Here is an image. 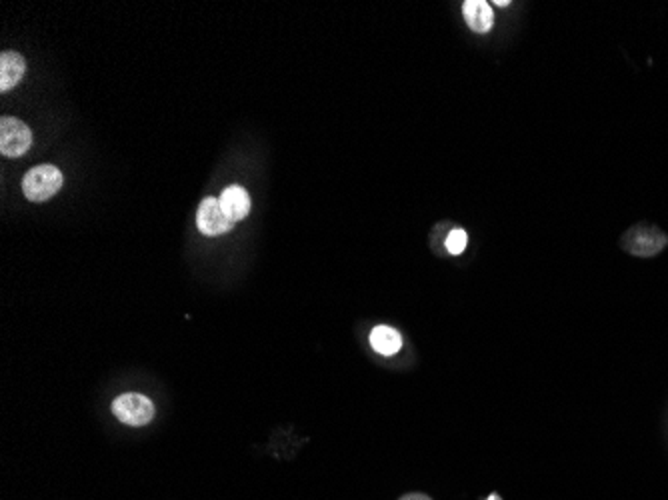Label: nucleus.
<instances>
[{"label":"nucleus","instance_id":"39448f33","mask_svg":"<svg viewBox=\"0 0 668 500\" xmlns=\"http://www.w3.org/2000/svg\"><path fill=\"white\" fill-rule=\"evenodd\" d=\"M197 227L204 237H218L227 235V232L235 227V222L228 219V214L222 210L218 199H204L199 204L197 212Z\"/></svg>","mask_w":668,"mask_h":500},{"label":"nucleus","instance_id":"0eeeda50","mask_svg":"<svg viewBox=\"0 0 668 500\" xmlns=\"http://www.w3.org/2000/svg\"><path fill=\"white\" fill-rule=\"evenodd\" d=\"M462 14H465V21L468 22L470 29L478 34H485L493 29V6L485 3V0H467L462 4Z\"/></svg>","mask_w":668,"mask_h":500},{"label":"nucleus","instance_id":"f8f14e48","mask_svg":"<svg viewBox=\"0 0 668 500\" xmlns=\"http://www.w3.org/2000/svg\"><path fill=\"white\" fill-rule=\"evenodd\" d=\"M488 500H501V498H498V496H491Z\"/></svg>","mask_w":668,"mask_h":500},{"label":"nucleus","instance_id":"6e6552de","mask_svg":"<svg viewBox=\"0 0 668 500\" xmlns=\"http://www.w3.org/2000/svg\"><path fill=\"white\" fill-rule=\"evenodd\" d=\"M24 70H26V62L19 52H11V50L3 52V57H0V91L6 93V91H11L13 86L19 85Z\"/></svg>","mask_w":668,"mask_h":500},{"label":"nucleus","instance_id":"f257e3e1","mask_svg":"<svg viewBox=\"0 0 668 500\" xmlns=\"http://www.w3.org/2000/svg\"><path fill=\"white\" fill-rule=\"evenodd\" d=\"M62 186V173L52 165H40L24 174L22 192L32 202H44L55 196Z\"/></svg>","mask_w":668,"mask_h":500},{"label":"nucleus","instance_id":"9d476101","mask_svg":"<svg viewBox=\"0 0 668 500\" xmlns=\"http://www.w3.org/2000/svg\"><path fill=\"white\" fill-rule=\"evenodd\" d=\"M467 243H468V235L467 230L462 228H452L450 235L447 237V250L450 254H460L462 250L467 248Z\"/></svg>","mask_w":668,"mask_h":500},{"label":"nucleus","instance_id":"423d86ee","mask_svg":"<svg viewBox=\"0 0 668 500\" xmlns=\"http://www.w3.org/2000/svg\"><path fill=\"white\" fill-rule=\"evenodd\" d=\"M218 201H220L222 210L228 214V219L233 222L246 219V214L251 212V194H248L246 189H243V186H238V184H233L222 191Z\"/></svg>","mask_w":668,"mask_h":500},{"label":"nucleus","instance_id":"f03ea898","mask_svg":"<svg viewBox=\"0 0 668 500\" xmlns=\"http://www.w3.org/2000/svg\"><path fill=\"white\" fill-rule=\"evenodd\" d=\"M112 415L129 426H145L155 418V405L140 392H127L112 403Z\"/></svg>","mask_w":668,"mask_h":500},{"label":"nucleus","instance_id":"1a4fd4ad","mask_svg":"<svg viewBox=\"0 0 668 500\" xmlns=\"http://www.w3.org/2000/svg\"><path fill=\"white\" fill-rule=\"evenodd\" d=\"M370 346L382 356H393L403 348V336L393 326H374L370 333Z\"/></svg>","mask_w":668,"mask_h":500},{"label":"nucleus","instance_id":"20e7f679","mask_svg":"<svg viewBox=\"0 0 668 500\" xmlns=\"http://www.w3.org/2000/svg\"><path fill=\"white\" fill-rule=\"evenodd\" d=\"M668 237L663 235L658 228H646V227H635L627 232V237L622 238V246L628 250L630 254L637 256H655L661 253L666 246Z\"/></svg>","mask_w":668,"mask_h":500},{"label":"nucleus","instance_id":"9b49d317","mask_svg":"<svg viewBox=\"0 0 668 500\" xmlns=\"http://www.w3.org/2000/svg\"><path fill=\"white\" fill-rule=\"evenodd\" d=\"M494 4H496V6H503V8H504V6H511V3H509V0H496V3H494Z\"/></svg>","mask_w":668,"mask_h":500},{"label":"nucleus","instance_id":"7ed1b4c3","mask_svg":"<svg viewBox=\"0 0 668 500\" xmlns=\"http://www.w3.org/2000/svg\"><path fill=\"white\" fill-rule=\"evenodd\" d=\"M32 145V132L26 124L13 116H3L0 121V153L4 156H22Z\"/></svg>","mask_w":668,"mask_h":500}]
</instances>
